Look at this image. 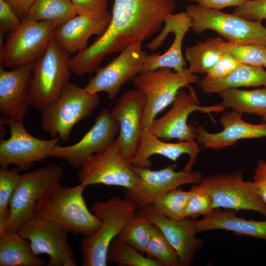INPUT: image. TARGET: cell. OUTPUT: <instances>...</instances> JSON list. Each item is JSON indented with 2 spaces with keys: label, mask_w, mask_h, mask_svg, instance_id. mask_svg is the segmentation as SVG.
<instances>
[{
  "label": "cell",
  "mask_w": 266,
  "mask_h": 266,
  "mask_svg": "<svg viewBox=\"0 0 266 266\" xmlns=\"http://www.w3.org/2000/svg\"><path fill=\"white\" fill-rule=\"evenodd\" d=\"M186 12L191 19V29L197 34L209 30L217 32L227 42L266 45V28L261 21L248 20L198 4L188 6Z\"/></svg>",
  "instance_id": "cell-7"
},
{
  "label": "cell",
  "mask_w": 266,
  "mask_h": 266,
  "mask_svg": "<svg viewBox=\"0 0 266 266\" xmlns=\"http://www.w3.org/2000/svg\"><path fill=\"white\" fill-rule=\"evenodd\" d=\"M86 187L81 183L72 187L54 184L36 202L34 216L54 222L68 233L93 235L102 222L87 207L83 196Z\"/></svg>",
  "instance_id": "cell-2"
},
{
  "label": "cell",
  "mask_w": 266,
  "mask_h": 266,
  "mask_svg": "<svg viewBox=\"0 0 266 266\" xmlns=\"http://www.w3.org/2000/svg\"><path fill=\"white\" fill-rule=\"evenodd\" d=\"M189 2H195L196 0H185Z\"/></svg>",
  "instance_id": "cell-46"
},
{
  "label": "cell",
  "mask_w": 266,
  "mask_h": 266,
  "mask_svg": "<svg viewBox=\"0 0 266 266\" xmlns=\"http://www.w3.org/2000/svg\"><path fill=\"white\" fill-rule=\"evenodd\" d=\"M165 27L161 32L151 42L145 45L148 49L154 51L161 46L170 33H173L174 38L172 44L164 54L159 52L147 55L145 58L141 72L169 67L175 71H182L186 62L182 52L183 40L186 33L191 29L192 21L186 12L170 14L166 16Z\"/></svg>",
  "instance_id": "cell-19"
},
{
  "label": "cell",
  "mask_w": 266,
  "mask_h": 266,
  "mask_svg": "<svg viewBox=\"0 0 266 266\" xmlns=\"http://www.w3.org/2000/svg\"><path fill=\"white\" fill-rule=\"evenodd\" d=\"M77 15L99 16L109 13L107 9L108 0H70Z\"/></svg>",
  "instance_id": "cell-40"
},
{
  "label": "cell",
  "mask_w": 266,
  "mask_h": 266,
  "mask_svg": "<svg viewBox=\"0 0 266 266\" xmlns=\"http://www.w3.org/2000/svg\"><path fill=\"white\" fill-rule=\"evenodd\" d=\"M189 191L190 195L185 211L186 218H196L214 209L211 195L202 184H194Z\"/></svg>",
  "instance_id": "cell-37"
},
{
  "label": "cell",
  "mask_w": 266,
  "mask_h": 266,
  "mask_svg": "<svg viewBox=\"0 0 266 266\" xmlns=\"http://www.w3.org/2000/svg\"><path fill=\"white\" fill-rule=\"evenodd\" d=\"M222 102L211 106V112L219 113L227 108L240 113L266 118V88L252 90L231 89L219 93Z\"/></svg>",
  "instance_id": "cell-27"
},
{
  "label": "cell",
  "mask_w": 266,
  "mask_h": 266,
  "mask_svg": "<svg viewBox=\"0 0 266 266\" xmlns=\"http://www.w3.org/2000/svg\"><path fill=\"white\" fill-rule=\"evenodd\" d=\"M19 17H24L36 0H5Z\"/></svg>",
  "instance_id": "cell-44"
},
{
  "label": "cell",
  "mask_w": 266,
  "mask_h": 266,
  "mask_svg": "<svg viewBox=\"0 0 266 266\" xmlns=\"http://www.w3.org/2000/svg\"><path fill=\"white\" fill-rule=\"evenodd\" d=\"M189 191L179 187L172 189L158 197L152 205L161 214L174 220L185 216L186 209L189 198Z\"/></svg>",
  "instance_id": "cell-34"
},
{
  "label": "cell",
  "mask_w": 266,
  "mask_h": 266,
  "mask_svg": "<svg viewBox=\"0 0 266 266\" xmlns=\"http://www.w3.org/2000/svg\"><path fill=\"white\" fill-rule=\"evenodd\" d=\"M57 28L49 21L23 17L19 28L0 46V64L13 69L35 62L47 50Z\"/></svg>",
  "instance_id": "cell-9"
},
{
  "label": "cell",
  "mask_w": 266,
  "mask_h": 266,
  "mask_svg": "<svg viewBox=\"0 0 266 266\" xmlns=\"http://www.w3.org/2000/svg\"><path fill=\"white\" fill-rule=\"evenodd\" d=\"M190 92L180 90L171 107L161 117L155 119L148 130L161 140L191 141L196 139V127L187 123L189 115L196 111L206 112L207 106H201L193 88Z\"/></svg>",
  "instance_id": "cell-17"
},
{
  "label": "cell",
  "mask_w": 266,
  "mask_h": 266,
  "mask_svg": "<svg viewBox=\"0 0 266 266\" xmlns=\"http://www.w3.org/2000/svg\"><path fill=\"white\" fill-rule=\"evenodd\" d=\"M223 130L210 133L201 125L196 127V139L205 148L220 150L234 145L242 139L266 137V122L253 124L242 119V114L233 110L225 111L219 121Z\"/></svg>",
  "instance_id": "cell-22"
},
{
  "label": "cell",
  "mask_w": 266,
  "mask_h": 266,
  "mask_svg": "<svg viewBox=\"0 0 266 266\" xmlns=\"http://www.w3.org/2000/svg\"><path fill=\"white\" fill-rule=\"evenodd\" d=\"M133 166L136 175L134 186L125 189L126 199L133 202L137 209L151 204L160 196L169 190L188 184H199L203 177L199 171H176L175 165L159 170Z\"/></svg>",
  "instance_id": "cell-11"
},
{
  "label": "cell",
  "mask_w": 266,
  "mask_h": 266,
  "mask_svg": "<svg viewBox=\"0 0 266 266\" xmlns=\"http://www.w3.org/2000/svg\"><path fill=\"white\" fill-rule=\"evenodd\" d=\"M146 97L135 89L124 93L110 111L119 125L116 138L123 156L131 161L139 145Z\"/></svg>",
  "instance_id": "cell-18"
},
{
  "label": "cell",
  "mask_w": 266,
  "mask_h": 266,
  "mask_svg": "<svg viewBox=\"0 0 266 266\" xmlns=\"http://www.w3.org/2000/svg\"><path fill=\"white\" fill-rule=\"evenodd\" d=\"M21 171L16 167L0 169V232L2 231L9 216L11 199L20 181Z\"/></svg>",
  "instance_id": "cell-35"
},
{
  "label": "cell",
  "mask_w": 266,
  "mask_h": 266,
  "mask_svg": "<svg viewBox=\"0 0 266 266\" xmlns=\"http://www.w3.org/2000/svg\"><path fill=\"white\" fill-rule=\"evenodd\" d=\"M107 261L120 266H161L117 237L109 246Z\"/></svg>",
  "instance_id": "cell-32"
},
{
  "label": "cell",
  "mask_w": 266,
  "mask_h": 266,
  "mask_svg": "<svg viewBox=\"0 0 266 266\" xmlns=\"http://www.w3.org/2000/svg\"><path fill=\"white\" fill-rule=\"evenodd\" d=\"M0 31L17 30L22 23L18 15L11 5L5 0H0Z\"/></svg>",
  "instance_id": "cell-41"
},
{
  "label": "cell",
  "mask_w": 266,
  "mask_h": 266,
  "mask_svg": "<svg viewBox=\"0 0 266 266\" xmlns=\"http://www.w3.org/2000/svg\"><path fill=\"white\" fill-rule=\"evenodd\" d=\"M263 67H266V57L264 65H263Z\"/></svg>",
  "instance_id": "cell-45"
},
{
  "label": "cell",
  "mask_w": 266,
  "mask_h": 266,
  "mask_svg": "<svg viewBox=\"0 0 266 266\" xmlns=\"http://www.w3.org/2000/svg\"><path fill=\"white\" fill-rule=\"evenodd\" d=\"M34 63L9 71L0 68V121L23 122L30 106V82Z\"/></svg>",
  "instance_id": "cell-21"
},
{
  "label": "cell",
  "mask_w": 266,
  "mask_h": 266,
  "mask_svg": "<svg viewBox=\"0 0 266 266\" xmlns=\"http://www.w3.org/2000/svg\"><path fill=\"white\" fill-rule=\"evenodd\" d=\"M264 120L266 121V118L264 119Z\"/></svg>",
  "instance_id": "cell-47"
},
{
  "label": "cell",
  "mask_w": 266,
  "mask_h": 266,
  "mask_svg": "<svg viewBox=\"0 0 266 266\" xmlns=\"http://www.w3.org/2000/svg\"><path fill=\"white\" fill-rule=\"evenodd\" d=\"M140 211L160 230L177 252L182 266H191L196 252L204 245V241L196 236L198 232L195 221L188 218L170 219L159 212L152 204Z\"/></svg>",
  "instance_id": "cell-20"
},
{
  "label": "cell",
  "mask_w": 266,
  "mask_h": 266,
  "mask_svg": "<svg viewBox=\"0 0 266 266\" xmlns=\"http://www.w3.org/2000/svg\"><path fill=\"white\" fill-rule=\"evenodd\" d=\"M198 85L207 94H219L241 87L266 86V71L263 67L241 64L225 77L205 76L199 79Z\"/></svg>",
  "instance_id": "cell-26"
},
{
  "label": "cell",
  "mask_w": 266,
  "mask_h": 266,
  "mask_svg": "<svg viewBox=\"0 0 266 266\" xmlns=\"http://www.w3.org/2000/svg\"><path fill=\"white\" fill-rule=\"evenodd\" d=\"M200 78L188 68L173 72L169 67L141 72L133 80L135 89L146 97L142 129H148L157 115L172 103L178 91Z\"/></svg>",
  "instance_id": "cell-6"
},
{
  "label": "cell",
  "mask_w": 266,
  "mask_h": 266,
  "mask_svg": "<svg viewBox=\"0 0 266 266\" xmlns=\"http://www.w3.org/2000/svg\"><path fill=\"white\" fill-rule=\"evenodd\" d=\"M100 102L98 94H90L69 82L59 98L41 112V126L53 138L58 136L66 141L75 125L90 116Z\"/></svg>",
  "instance_id": "cell-5"
},
{
  "label": "cell",
  "mask_w": 266,
  "mask_h": 266,
  "mask_svg": "<svg viewBox=\"0 0 266 266\" xmlns=\"http://www.w3.org/2000/svg\"><path fill=\"white\" fill-rule=\"evenodd\" d=\"M111 18L110 13L99 16L77 15L55 30L54 39L66 52L75 54L88 46L91 36L102 35Z\"/></svg>",
  "instance_id": "cell-23"
},
{
  "label": "cell",
  "mask_w": 266,
  "mask_h": 266,
  "mask_svg": "<svg viewBox=\"0 0 266 266\" xmlns=\"http://www.w3.org/2000/svg\"><path fill=\"white\" fill-rule=\"evenodd\" d=\"M175 0H114L109 25L90 45L70 58L71 72L92 73L107 55L121 52L128 45L142 42L159 32Z\"/></svg>",
  "instance_id": "cell-1"
},
{
  "label": "cell",
  "mask_w": 266,
  "mask_h": 266,
  "mask_svg": "<svg viewBox=\"0 0 266 266\" xmlns=\"http://www.w3.org/2000/svg\"><path fill=\"white\" fill-rule=\"evenodd\" d=\"M0 123L10 129L9 137L0 141L1 167L14 165L21 171H27L34 163L51 157V151L60 139L58 136L47 140L36 138L27 131L23 122L7 120Z\"/></svg>",
  "instance_id": "cell-13"
},
{
  "label": "cell",
  "mask_w": 266,
  "mask_h": 266,
  "mask_svg": "<svg viewBox=\"0 0 266 266\" xmlns=\"http://www.w3.org/2000/svg\"><path fill=\"white\" fill-rule=\"evenodd\" d=\"M241 64L230 54L225 51L215 64L206 71L205 76L214 78L225 77Z\"/></svg>",
  "instance_id": "cell-39"
},
{
  "label": "cell",
  "mask_w": 266,
  "mask_h": 266,
  "mask_svg": "<svg viewBox=\"0 0 266 266\" xmlns=\"http://www.w3.org/2000/svg\"><path fill=\"white\" fill-rule=\"evenodd\" d=\"M224 43L220 37H212L186 47L185 55L190 64L189 70L195 74L206 73L225 52Z\"/></svg>",
  "instance_id": "cell-29"
},
{
  "label": "cell",
  "mask_w": 266,
  "mask_h": 266,
  "mask_svg": "<svg viewBox=\"0 0 266 266\" xmlns=\"http://www.w3.org/2000/svg\"><path fill=\"white\" fill-rule=\"evenodd\" d=\"M200 149L198 143L194 141H179L172 143L162 141L148 129H142L138 148L131 161L132 164L140 167L149 168L152 165L150 160L155 154L165 157L175 163L182 154L189 156V160L185 166L186 171H192Z\"/></svg>",
  "instance_id": "cell-24"
},
{
  "label": "cell",
  "mask_w": 266,
  "mask_h": 266,
  "mask_svg": "<svg viewBox=\"0 0 266 266\" xmlns=\"http://www.w3.org/2000/svg\"><path fill=\"white\" fill-rule=\"evenodd\" d=\"M224 48L242 64L263 67L266 57V45L264 44L225 42Z\"/></svg>",
  "instance_id": "cell-36"
},
{
  "label": "cell",
  "mask_w": 266,
  "mask_h": 266,
  "mask_svg": "<svg viewBox=\"0 0 266 266\" xmlns=\"http://www.w3.org/2000/svg\"><path fill=\"white\" fill-rule=\"evenodd\" d=\"M63 174V168L55 163L21 174L10 201V216L2 231L19 232L33 217L37 200L51 187L59 182Z\"/></svg>",
  "instance_id": "cell-8"
},
{
  "label": "cell",
  "mask_w": 266,
  "mask_h": 266,
  "mask_svg": "<svg viewBox=\"0 0 266 266\" xmlns=\"http://www.w3.org/2000/svg\"><path fill=\"white\" fill-rule=\"evenodd\" d=\"M236 212L231 209H212L201 219L195 220L198 233L224 230L266 242V221L247 220L237 216Z\"/></svg>",
  "instance_id": "cell-25"
},
{
  "label": "cell",
  "mask_w": 266,
  "mask_h": 266,
  "mask_svg": "<svg viewBox=\"0 0 266 266\" xmlns=\"http://www.w3.org/2000/svg\"><path fill=\"white\" fill-rule=\"evenodd\" d=\"M146 256L161 266H182L179 257L160 230L153 224Z\"/></svg>",
  "instance_id": "cell-33"
},
{
  "label": "cell",
  "mask_w": 266,
  "mask_h": 266,
  "mask_svg": "<svg viewBox=\"0 0 266 266\" xmlns=\"http://www.w3.org/2000/svg\"><path fill=\"white\" fill-rule=\"evenodd\" d=\"M119 131L118 123L108 109L101 111L95 123L77 143L68 146L57 145L52 157L66 161L71 167L78 168L89 157L109 146L116 139Z\"/></svg>",
  "instance_id": "cell-16"
},
{
  "label": "cell",
  "mask_w": 266,
  "mask_h": 266,
  "mask_svg": "<svg viewBox=\"0 0 266 266\" xmlns=\"http://www.w3.org/2000/svg\"><path fill=\"white\" fill-rule=\"evenodd\" d=\"M200 183L211 194L214 209L251 210L266 217V205L258 194L253 181L244 180L241 171L203 176Z\"/></svg>",
  "instance_id": "cell-10"
},
{
  "label": "cell",
  "mask_w": 266,
  "mask_h": 266,
  "mask_svg": "<svg viewBox=\"0 0 266 266\" xmlns=\"http://www.w3.org/2000/svg\"><path fill=\"white\" fill-rule=\"evenodd\" d=\"M70 58L53 36L45 53L34 63L30 82L31 107L42 112L59 98L69 82Z\"/></svg>",
  "instance_id": "cell-4"
},
{
  "label": "cell",
  "mask_w": 266,
  "mask_h": 266,
  "mask_svg": "<svg viewBox=\"0 0 266 266\" xmlns=\"http://www.w3.org/2000/svg\"><path fill=\"white\" fill-rule=\"evenodd\" d=\"M18 233L30 241L35 255H48L47 266L77 265L75 255L68 243V232L59 224L34 216Z\"/></svg>",
  "instance_id": "cell-14"
},
{
  "label": "cell",
  "mask_w": 266,
  "mask_h": 266,
  "mask_svg": "<svg viewBox=\"0 0 266 266\" xmlns=\"http://www.w3.org/2000/svg\"><path fill=\"white\" fill-rule=\"evenodd\" d=\"M78 177L86 187L103 184L130 189L136 181L133 166L123 156L116 139L106 149L82 163Z\"/></svg>",
  "instance_id": "cell-12"
},
{
  "label": "cell",
  "mask_w": 266,
  "mask_h": 266,
  "mask_svg": "<svg viewBox=\"0 0 266 266\" xmlns=\"http://www.w3.org/2000/svg\"><path fill=\"white\" fill-rule=\"evenodd\" d=\"M249 0H196L199 5L220 10L228 7H238L242 5Z\"/></svg>",
  "instance_id": "cell-43"
},
{
  "label": "cell",
  "mask_w": 266,
  "mask_h": 266,
  "mask_svg": "<svg viewBox=\"0 0 266 266\" xmlns=\"http://www.w3.org/2000/svg\"><path fill=\"white\" fill-rule=\"evenodd\" d=\"M253 181L258 194L266 205V161L260 159L257 162Z\"/></svg>",
  "instance_id": "cell-42"
},
{
  "label": "cell",
  "mask_w": 266,
  "mask_h": 266,
  "mask_svg": "<svg viewBox=\"0 0 266 266\" xmlns=\"http://www.w3.org/2000/svg\"><path fill=\"white\" fill-rule=\"evenodd\" d=\"M77 15L70 0H36L25 17L35 21H49L58 28Z\"/></svg>",
  "instance_id": "cell-30"
},
{
  "label": "cell",
  "mask_w": 266,
  "mask_h": 266,
  "mask_svg": "<svg viewBox=\"0 0 266 266\" xmlns=\"http://www.w3.org/2000/svg\"><path fill=\"white\" fill-rule=\"evenodd\" d=\"M141 43L135 42L128 45L108 64L98 68L84 90L92 94L104 92L109 99L115 100L122 86L133 80L141 72L147 55L142 49Z\"/></svg>",
  "instance_id": "cell-15"
},
{
  "label": "cell",
  "mask_w": 266,
  "mask_h": 266,
  "mask_svg": "<svg viewBox=\"0 0 266 266\" xmlns=\"http://www.w3.org/2000/svg\"><path fill=\"white\" fill-rule=\"evenodd\" d=\"M153 225L141 211L135 212L116 237L144 254L151 238Z\"/></svg>",
  "instance_id": "cell-31"
},
{
  "label": "cell",
  "mask_w": 266,
  "mask_h": 266,
  "mask_svg": "<svg viewBox=\"0 0 266 266\" xmlns=\"http://www.w3.org/2000/svg\"><path fill=\"white\" fill-rule=\"evenodd\" d=\"M90 211L102 220L94 234L80 240L82 266H106L109 246L137 210L130 200L112 197L106 201L93 202Z\"/></svg>",
  "instance_id": "cell-3"
},
{
  "label": "cell",
  "mask_w": 266,
  "mask_h": 266,
  "mask_svg": "<svg viewBox=\"0 0 266 266\" xmlns=\"http://www.w3.org/2000/svg\"><path fill=\"white\" fill-rule=\"evenodd\" d=\"M233 14L252 21L266 19V0H249L236 7Z\"/></svg>",
  "instance_id": "cell-38"
},
{
  "label": "cell",
  "mask_w": 266,
  "mask_h": 266,
  "mask_svg": "<svg viewBox=\"0 0 266 266\" xmlns=\"http://www.w3.org/2000/svg\"><path fill=\"white\" fill-rule=\"evenodd\" d=\"M18 232H0V266H44L43 260L32 251L30 244Z\"/></svg>",
  "instance_id": "cell-28"
}]
</instances>
